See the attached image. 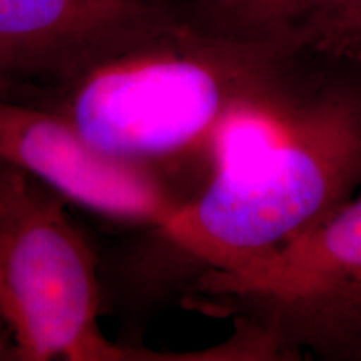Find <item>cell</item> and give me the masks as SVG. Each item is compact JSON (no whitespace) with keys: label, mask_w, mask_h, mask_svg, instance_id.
<instances>
[{"label":"cell","mask_w":361,"mask_h":361,"mask_svg":"<svg viewBox=\"0 0 361 361\" xmlns=\"http://www.w3.org/2000/svg\"><path fill=\"white\" fill-rule=\"evenodd\" d=\"M361 188V69L311 72L271 133L151 234L189 290L313 228Z\"/></svg>","instance_id":"cell-2"},{"label":"cell","mask_w":361,"mask_h":361,"mask_svg":"<svg viewBox=\"0 0 361 361\" xmlns=\"http://www.w3.org/2000/svg\"><path fill=\"white\" fill-rule=\"evenodd\" d=\"M0 360H19L11 335L0 336Z\"/></svg>","instance_id":"cell-10"},{"label":"cell","mask_w":361,"mask_h":361,"mask_svg":"<svg viewBox=\"0 0 361 361\" xmlns=\"http://www.w3.org/2000/svg\"><path fill=\"white\" fill-rule=\"evenodd\" d=\"M156 6L147 0H0L4 89L52 79Z\"/></svg>","instance_id":"cell-5"},{"label":"cell","mask_w":361,"mask_h":361,"mask_svg":"<svg viewBox=\"0 0 361 361\" xmlns=\"http://www.w3.org/2000/svg\"><path fill=\"white\" fill-rule=\"evenodd\" d=\"M0 89H4V82H2V79H0Z\"/></svg>","instance_id":"cell-14"},{"label":"cell","mask_w":361,"mask_h":361,"mask_svg":"<svg viewBox=\"0 0 361 361\" xmlns=\"http://www.w3.org/2000/svg\"><path fill=\"white\" fill-rule=\"evenodd\" d=\"M0 162L94 213L159 228L188 202L151 171L90 144L64 116L0 90Z\"/></svg>","instance_id":"cell-4"},{"label":"cell","mask_w":361,"mask_h":361,"mask_svg":"<svg viewBox=\"0 0 361 361\" xmlns=\"http://www.w3.org/2000/svg\"><path fill=\"white\" fill-rule=\"evenodd\" d=\"M213 308L255 323L291 360L308 350L323 360L361 361V281L234 298Z\"/></svg>","instance_id":"cell-7"},{"label":"cell","mask_w":361,"mask_h":361,"mask_svg":"<svg viewBox=\"0 0 361 361\" xmlns=\"http://www.w3.org/2000/svg\"><path fill=\"white\" fill-rule=\"evenodd\" d=\"M305 54L223 37L159 4L27 101L64 116L116 159L176 188L191 174L202 188L224 130L295 92L310 72Z\"/></svg>","instance_id":"cell-1"},{"label":"cell","mask_w":361,"mask_h":361,"mask_svg":"<svg viewBox=\"0 0 361 361\" xmlns=\"http://www.w3.org/2000/svg\"><path fill=\"white\" fill-rule=\"evenodd\" d=\"M4 335H8V331H7V328L4 326L2 316H0V336H4Z\"/></svg>","instance_id":"cell-12"},{"label":"cell","mask_w":361,"mask_h":361,"mask_svg":"<svg viewBox=\"0 0 361 361\" xmlns=\"http://www.w3.org/2000/svg\"><path fill=\"white\" fill-rule=\"evenodd\" d=\"M329 0H197L192 22L245 42L305 49L306 29Z\"/></svg>","instance_id":"cell-8"},{"label":"cell","mask_w":361,"mask_h":361,"mask_svg":"<svg viewBox=\"0 0 361 361\" xmlns=\"http://www.w3.org/2000/svg\"><path fill=\"white\" fill-rule=\"evenodd\" d=\"M306 51L351 61L361 51V0H329L306 29Z\"/></svg>","instance_id":"cell-9"},{"label":"cell","mask_w":361,"mask_h":361,"mask_svg":"<svg viewBox=\"0 0 361 361\" xmlns=\"http://www.w3.org/2000/svg\"><path fill=\"white\" fill-rule=\"evenodd\" d=\"M94 252L64 200L0 162V316L19 360H137L102 336Z\"/></svg>","instance_id":"cell-3"},{"label":"cell","mask_w":361,"mask_h":361,"mask_svg":"<svg viewBox=\"0 0 361 361\" xmlns=\"http://www.w3.org/2000/svg\"><path fill=\"white\" fill-rule=\"evenodd\" d=\"M351 62H355V64L358 66L360 69H361V51H360L358 54H356V56H355L353 59H351Z\"/></svg>","instance_id":"cell-11"},{"label":"cell","mask_w":361,"mask_h":361,"mask_svg":"<svg viewBox=\"0 0 361 361\" xmlns=\"http://www.w3.org/2000/svg\"><path fill=\"white\" fill-rule=\"evenodd\" d=\"M147 2H157V4H161V0H147Z\"/></svg>","instance_id":"cell-13"},{"label":"cell","mask_w":361,"mask_h":361,"mask_svg":"<svg viewBox=\"0 0 361 361\" xmlns=\"http://www.w3.org/2000/svg\"><path fill=\"white\" fill-rule=\"evenodd\" d=\"M361 281V194L313 228L241 268L202 276L192 298L213 306L256 295H284Z\"/></svg>","instance_id":"cell-6"}]
</instances>
